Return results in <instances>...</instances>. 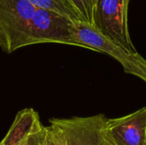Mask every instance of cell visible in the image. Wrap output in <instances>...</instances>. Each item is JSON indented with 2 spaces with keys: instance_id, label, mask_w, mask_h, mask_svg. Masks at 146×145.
Instances as JSON below:
<instances>
[{
  "instance_id": "cell-3",
  "label": "cell",
  "mask_w": 146,
  "mask_h": 145,
  "mask_svg": "<svg viewBox=\"0 0 146 145\" xmlns=\"http://www.w3.org/2000/svg\"><path fill=\"white\" fill-rule=\"evenodd\" d=\"M36 9L28 0H0V26L7 53L31 45V23Z\"/></svg>"
},
{
  "instance_id": "cell-1",
  "label": "cell",
  "mask_w": 146,
  "mask_h": 145,
  "mask_svg": "<svg viewBox=\"0 0 146 145\" xmlns=\"http://www.w3.org/2000/svg\"><path fill=\"white\" fill-rule=\"evenodd\" d=\"M108 118L99 114L89 117L50 119L47 127L56 145H112L107 132Z\"/></svg>"
},
{
  "instance_id": "cell-11",
  "label": "cell",
  "mask_w": 146,
  "mask_h": 145,
  "mask_svg": "<svg viewBox=\"0 0 146 145\" xmlns=\"http://www.w3.org/2000/svg\"><path fill=\"white\" fill-rule=\"evenodd\" d=\"M0 46L2 47V49L3 50H5L6 49V44H5V39H4V36L2 31V28L0 26Z\"/></svg>"
},
{
  "instance_id": "cell-10",
  "label": "cell",
  "mask_w": 146,
  "mask_h": 145,
  "mask_svg": "<svg viewBox=\"0 0 146 145\" xmlns=\"http://www.w3.org/2000/svg\"><path fill=\"white\" fill-rule=\"evenodd\" d=\"M47 135V129L45 126H43L41 129L37 131L33 134L31 138L30 145H44Z\"/></svg>"
},
{
  "instance_id": "cell-8",
  "label": "cell",
  "mask_w": 146,
  "mask_h": 145,
  "mask_svg": "<svg viewBox=\"0 0 146 145\" xmlns=\"http://www.w3.org/2000/svg\"><path fill=\"white\" fill-rule=\"evenodd\" d=\"M38 8L52 10L65 15L74 21H81L80 17L68 0H28Z\"/></svg>"
},
{
  "instance_id": "cell-9",
  "label": "cell",
  "mask_w": 146,
  "mask_h": 145,
  "mask_svg": "<svg viewBox=\"0 0 146 145\" xmlns=\"http://www.w3.org/2000/svg\"><path fill=\"white\" fill-rule=\"evenodd\" d=\"M78 12L82 22L96 28L95 10L97 0H68Z\"/></svg>"
},
{
  "instance_id": "cell-7",
  "label": "cell",
  "mask_w": 146,
  "mask_h": 145,
  "mask_svg": "<svg viewBox=\"0 0 146 145\" xmlns=\"http://www.w3.org/2000/svg\"><path fill=\"white\" fill-rule=\"evenodd\" d=\"M43 126L38 113L33 109H25L16 115L0 145H30L33 134Z\"/></svg>"
},
{
  "instance_id": "cell-12",
  "label": "cell",
  "mask_w": 146,
  "mask_h": 145,
  "mask_svg": "<svg viewBox=\"0 0 146 145\" xmlns=\"http://www.w3.org/2000/svg\"><path fill=\"white\" fill-rule=\"evenodd\" d=\"M47 129V127H46ZM44 145H56L54 144V142L51 140L50 137L49 136V133H48V131H47V135H46V139H45V143H44Z\"/></svg>"
},
{
  "instance_id": "cell-5",
  "label": "cell",
  "mask_w": 146,
  "mask_h": 145,
  "mask_svg": "<svg viewBox=\"0 0 146 145\" xmlns=\"http://www.w3.org/2000/svg\"><path fill=\"white\" fill-rule=\"evenodd\" d=\"M75 22L55 11L37 7L31 23V44L56 43L74 45Z\"/></svg>"
},
{
  "instance_id": "cell-4",
  "label": "cell",
  "mask_w": 146,
  "mask_h": 145,
  "mask_svg": "<svg viewBox=\"0 0 146 145\" xmlns=\"http://www.w3.org/2000/svg\"><path fill=\"white\" fill-rule=\"evenodd\" d=\"M129 2L130 0H97L96 28L128 51L137 53L128 30Z\"/></svg>"
},
{
  "instance_id": "cell-2",
  "label": "cell",
  "mask_w": 146,
  "mask_h": 145,
  "mask_svg": "<svg viewBox=\"0 0 146 145\" xmlns=\"http://www.w3.org/2000/svg\"><path fill=\"white\" fill-rule=\"evenodd\" d=\"M74 45L108 54L117 60L125 72L139 77L146 83V60L138 52L133 53L110 40L97 28L82 21H76L73 34Z\"/></svg>"
},
{
  "instance_id": "cell-6",
  "label": "cell",
  "mask_w": 146,
  "mask_h": 145,
  "mask_svg": "<svg viewBox=\"0 0 146 145\" xmlns=\"http://www.w3.org/2000/svg\"><path fill=\"white\" fill-rule=\"evenodd\" d=\"M106 132L112 145H146V106L127 115L108 119Z\"/></svg>"
}]
</instances>
